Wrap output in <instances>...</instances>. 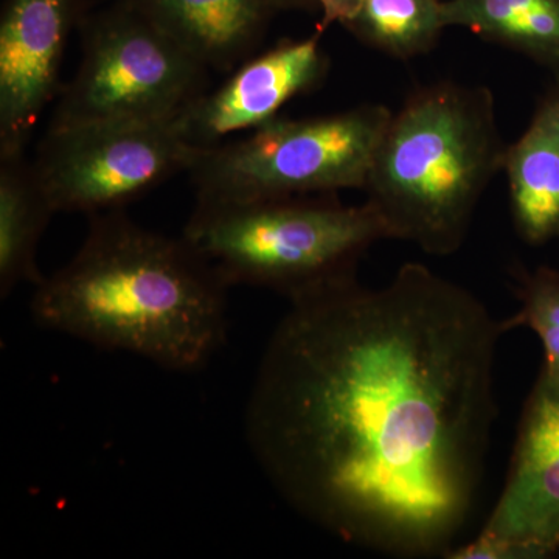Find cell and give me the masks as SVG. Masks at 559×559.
Returning a JSON list of instances; mask_svg holds the SVG:
<instances>
[{"mask_svg": "<svg viewBox=\"0 0 559 559\" xmlns=\"http://www.w3.org/2000/svg\"><path fill=\"white\" fill-rule=\"evenodd\" d=\"M502 320L421 263L289 301L257 370L246 440L305 520L400 559L447 558L498 418Z\"/></svg>", "mask_w": 559, "mask_h": 559, "instance_id": "1", "label": "cell"}, {"mask_svg": "<svg viewBox=\"0 0 559 559\" xmlns=\"http://www.w3.org/2000/svg\"><path fill=\"white\" fill-rule=\"evenodd\" d=\"M227 290L182 235L116 210L90 216L75 255L35 286L31 311L43 329L193 373L226 342Z\"/></svg>", "mask_w": 559, "mask_h": 559, "instance_id": "2", "label": "cell"}, {"mask_svg": "<svg viewBox=\"0 0 559 559\" xmlns=\"http://www.w3.org/2000/svg\"><path fill=\"white\" fill-rule=\"evenodd\" d=\"M506 148L487 86L439 81L419 87L390 117L362 190L366 201L389 240L450 257L502 171Z\"/></svg>", "mask_w": 559, "mask_h": 559, "instance_id": "3", "label": "cell"}, {"mask_svg": "<svg viewBox=\"0 0 559 559\" xmlns=\"http://www.w3.org/2000/svg\"><path fill=\"white\" fill-rule=\"evenodd\" d=\"M182 237L226 285L282 294L289 301L358 277L359 261L388 229L369 202L331 198L197 202Z\"/></svg>", "mask_w": 559, "mask_h": 559, "instance_id": "4", "label": "cell"}, {"mask_svg": "<svg viewBox=\"0 0 559 559\" xmlns=\"http://www.w3.org/2000/svg\"><path fill=\"white\" fill-rule=\"evenodd\" d=\"M392 110L384 105L274 119L200 151L187 171L197 202H246L364 190Z\"/></svg>", "mask_w": 559, "mask_h": 559, "instance_id": "5", "label": "cell"}, {"mask_svg": "<svg viewBox=\"0 0 559 559\" xmlns=\"http://www.w3.org/2000/svg\"><path fill=\"white\" fill-rule=\"evenodd\" d=\"M79 31V69L61 87L47 130L173 121L209 91L207 66L117 0L84 13Z\"/></svg>", "mask_w": 559, "mask_h": 559, "instance_id": "6", "label": "cell"}, {"mask_svg": "<svg viewBox=\"0 0 559 559\" xmlns=\"http://www.w3.org/2000/svg\"><path fill=\"white\" fill-rule=\"evenodd\" d=\"M198 154L171 121H103L47 130L32 162L57 213L94 216L189 171Z\"/></svg>", "mask_w": 559, "mask_h": 559, "instance_id": "7", "label": "cell"}, {"mask_svg": "<svg viewBox=\"0 0 559 559\" xmlns=\"http://www.w3.org/2000/svg\"><path fill=\"white\" fill-rule=\"evenodd\" d=\"M559 551V385L539 374L511 457L509 476L484 528L448 559H547Z\"/></svg>", "mask_w": 559, "mask_h": 559, "instance_id": "8", "label": "cell"}, {"mask_svg": "<svg viewBox=\"0 0 559 559\" xmlns=\"http://www.w3.org/2000/svg\"><path fill=\"white\" fill-rule=\"evenodd\" d=\"M329 69L319 33L282 40L242 61L216 90L191 102L173 127L191 148H215L277 119L286 103L316 90Z\"/></svg>", "mask_w": 559, "mask_h": 559, "instance_id": "9", "label": "cell"}, {"mask_svg": "<svg viewBox=\"0 0 559 559\" xmlns=\"http://www.w3.org/2000/svg\"><path fill=\"white\" fill-rule=\"evenodd\" d=\"M83 0H7L0 22V157L25 154L61 92L66 46Z\"/></svg>", "mask_w": 559, "mask_h": 559, "instance_id": "10", "label": "cell"}, {"mask_svg": "<svg viewBox=\"0 0 559 559\" xmlns=\"http://www.w3.org/2000/svg\"><path fill=\"white\" fill-rule=\"evenodd\" d=\"M138 11L216 72H231L259 49L275 7L270 0H117Z\"/></svg>", "mask_w": 559, "mask_h": 559, "instance_id": "11", "label": "cell"}, {"mask_svg": "<svg viewBox=\"0 0 559 559\" xmlns=\"http://www.w3.org/2000/svg\"><path fill=\"white\" fill-rule=\"evenodd\" d=\"M502 171L521 240L530 246L559 240V76L527 130L507 145Z\"/></svg>", "mask_w": 559, "mask_h": 559, "instance_id": "12", "label": "cell"}, {"mask_svg": "<svg viewBox=\"0 0 559 559\" xmlns=\"http://www.w3.org/2000/svg\"><path fill=\"white\" fill-rule=\"evenodd\" d=\"M57 215L33 162L25 154L0 157V296L17 286L39 285L38 248Z\"/></svg>", "mask_w": 559, "mask_h": 559, "instance_id": "13", "label": "cell"}, {"mask_svg": "<svg viewBox=\"0 0 559 559\" xmlns=\"http://www.w3.org/2000/svg\"><path fill=\"white\" fill-rule=\"evenodd\" d=\"M443 20L559 76V0H443Z\"/></svg>", "mask_w": 559, "mask_h": 559, "instance_id": "14", "label": "cell"}, {"mask_svg": "<svg viewBox=\"0 0 559 559\" xmlns=\"http://www.w3.org/2000/svg\"><path fill=\"white\" fill-rule=\"evenodd\" d=\"M337 24L401 61L428 53L447 31L443 0H344Z\"/></svg>", "mask_w": 559, "mask_h": 559, "instance_id": "15", "label": "cell"}, {"mask_svg": "<svg viewBox=\"0 0 559 559\" xmlns=\"http://www.w3.org/2000/svg\"><path fill=\"white\" fill-rule=\"evenodd\" d=\"M521 307L516 314L502 320L507 331L530 329L544 349L540 374L559 385V270L538 267L520 280Z\"/></svg>", "mask_w": 559, "mask_h": 559, "instance_id": "16", "label": "cell"}, {"mask_svg": "<svg viewBox=\"0 0 559 559\" xmlns=\"http://www.w3.org/2000/svg\"><path fill=\"white\" fill-rule=\"evenodd\" d=\"M277 11L304 10L319 11L322 14V25L334 24L340 20L344 0H270Z\"/></svg>", "mask_w": 559, "mask_h": 559, "instance_id": "17", "label": "cell"}, {"mask_svg": "<svg viewBox=\"0 0 559 559\" xmlns=\"http://www.w3.org/2000/svg\"><path fill=\"white\" fill-rule=\"evenodd\" d=\"M559 241V240H558Z\"/></svg>", "mask_w": 559, "mask_h": 559, "instance_id": "18", "label": "cell"}]
</instances>
